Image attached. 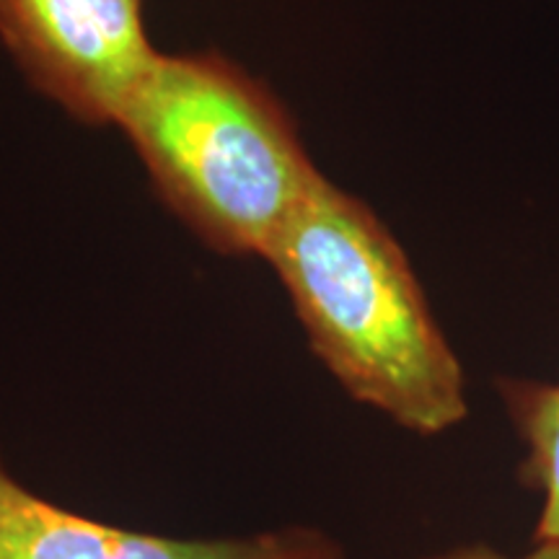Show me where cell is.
<instances>
[{
  "mask_svg": "<svg viewBox=\"0 0 559 559\" xmlns=\"http://www.w3.org/2000/svg\"><path fill=\"white\" fill-rule=\"evenodd\" d=\"M264 260L347 396L423 438L464 423V366L400 241L366 202L319 174Z\"/></svg>",
  "mask_w": 559,
  "mask_h": 559,
  "instance_id": "6da1fadb",
  "label": "cell"
},
{
  "mask_svg": "<svg viewBox=\"0 0 559 559\" xmlns=\"http://www.w3.org/2000/svg\"><path fill=\"white\" fill-rule=\"evenodd\" d=\"M117 128L202 241L264 257L319 177L288 111L218 55H158Z\"/></svg>",
  "mask_w": 559,
  "mask_h": 559,
  "instance_id": "7a4b0ae2",
  "label": "cell"
},
{
  "mask_svg": "<svg viewBox=\"0 0 559 559\" xmlns=\"http://www.w3.org/2000/svg\"><path fill=\"white\" fill-rule=\"evenodd\" d=\"M0 41L75 120L117 124L158 55L143 0H0Z\"/></svg>",
  "mask_w": 559,
  "mask_h": 559,
  "instance_id": "3957f363",
  "label": "cell"
},
{
  "mask_svg": "<svg viewBox=\"0 0 559 559\" xmlns=\"http://www.w3.org/2000/svg\"><path fill=\"white\" fill-rule=\"evenodd\" d=\"M0 559H345L330 534L290 526L177 539L86 519L24 487L0 456Z\"/></svg>",
  "mask_w": 559,
  "mask_h": 559,
  "instance_id": "277c9868",
  "label": "cell"
},
{
  "mask_svg": "<svg viewBox=\"0 0 559 559\" xmlns=\"http://www.w3.org/2000/svg\"><path fill=\"white\" fill-rule=\"evenodd\" d=\"M498 394L523 443L519 481L542 498L534 542L559 544V381L500 379Z\"/></svg>",
  "mask_w": 559,
  "mask_h": 559,
  "instance_id": "5b68a950",
  "label": "cell"
},
{
  "mask_svg": "<svg viewBox=\"0 0 559 559\" xmlns=\"http://www.w3.org/2000/svg\"><path fill=\"white\" fill-rule=\"evenodd\" d=\"M419 559H559V544H544L534 542L526 555H508L498 547H489L485 542L477 544H461V547H451L436 555H425Z\"/></svg>",
  "mask_w": 559,
  "mask_h": 559,
  "instance_id": "8992f818",
  "label": "cell"
}]
</instances>
